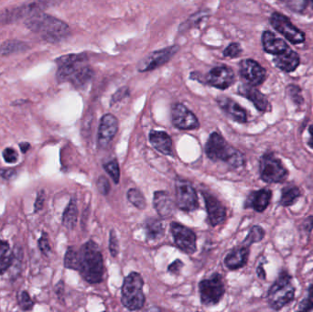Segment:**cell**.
<instances>
[{
  "instance_id": "cell-1",
  "label": "cell",
  "mask_w": 313,
  "mask_h": 312,
  "mask_svg": "<svg viewBox=\"0 0 313 312\" xmlns=\"http://www.w3.org/2000/svg\"><path fill=\"white\" fill-rule=\"evenodd\" d=\"M87 60L85 54H67L58 58L56 63L59 83L69 82L77 88L88 84L93 77V71L86 64Z\"/></svg>"
},
{
  "instance_id": "cell-2",
  "label": "cell",
  "mask_w": 313,
  "mask_h": 312,
  "mask_svg": "<svg viewBox=\"0 0 313 312\" xmlns=\"http://www.w3.org/2000/svg\"><path fill=\"white\" fill-rule=\"evenodd\" d=\"M25 26L50 43H58L70 36L69 26L61 19L39 11L25 18Z\"/></svg>"
},
{
  "instance_id": "cell-3",
  "label": "cell",
  "mask_w": 313,
  "mask_h": 312,
  "mask_svg": "<svg viewBox=\"0 0 313 312\" xmlns=\"http://www.w3.org/2000/svg\"><path fill=\"white\" fill-rule=\"evenodd\" d=\"M104 260L98 245L89 241L77 250L75 269L80 272L85 281L91 284L100 283L104 275Z\"/></svg>"
},
{
  "instance_id": "cell-4",
  "label": "cell",
  "mask_w": 313,
  "mask_h": 312,
  "mask_svg": "<svg viewBox=\"0 0 313 312\" xmlns=\"http://www.w3.org/2000/svg\"><path fill=\"white\" fill-rule=\"evenodd\" d=\"M205 153L210 160L223 161L231 167H242L244 164V157L238 149L230 145L217 132H213L207 140Z\"/></svg>"
},
{
  "instance_id": "cell-5",
  "label": "cell",
  "mask_w": 313,
  "mask_h": 312,
  "mask_svg": "<svg viewBox=\"0 0 313 312\" xmlns=\"http://www.w3.org/2000/svg\"><path fill=\"white\" fill-rule=\"evenodd\" d=\"M295 293L296 289L292 283L291 275L283 269L268 290L267 302L272 310L280 311L294 300Z\"/></svg>"
},
{
  "instance_id": "cell-6",
  "label": "cell",
  "mask_w": 313,
  "mask_h": 312,
  "mask_svg": "<svg viewBox=\"0 0 313 312\" xmlns=\"http://www.w3.org/2000/svg\"><path fill=\"white\" fill-rule=\"evenodd\" d=\"M144 281L141 275L132 272L124 280L122 286V304L129 311H138L145 304L143 293Z\"/></svg>"
},
{
  "instance_id": "cell-7",
  "label": "cell",
  "mask_w": 313,
  "mask_h": 312,
  "mask_svg": "<svg viewBox=\"0 0 313 312\" xmlns=\"http://www.w3.org/2000/svg\"><path fill=\"white\" fill-rule=\"evenodd\" d=\"M260 178L267 183H282L288 179L290 172L282 161L273 152L264 153L259 161Z\"/></svg>"
},
{
  "instance_id": "cell-8",
  "label": "cell",
  "mask_w": 313,
  "mask_h": 312,
  "mask_svg": "<svg viewBox=\"0 0 313 312\" xmlns=\"http://www.w3.org/2000/svg\"><path fill=\"white\" fill-rule=\"evenodd\" d=\"M201 301L204 306L216 305L224 294V285L221 275L218 273L199 284Z\"/></svg>"
},
{
  "instance_id": "cell-9",
  "label": "cell",
  "mask_w": 313,
  "mask_h": 312,
  "mask_svg": "<svg viewBox=\"0 0 313 312\" xmlns=\"http://www.w3.org/2000/svg\"><path fill=\"white\" fill-rule=\"evenodd\" d=\"M270 24L292 44H300L305 41L304 32L298 29L290 19L281 13L274 12L270 17Z\"/></svg>"
},
{
  "instance_id": "cell-10",
  "label": "cell",
  "mask_w": 313,
  "mask_h": 312,
  "mask_svg": "<svg viewBox=\"0 0 313 312\" xmlns=\"http://www.w3.org/2000/svg\"><path fill=\"white\" fill-rule=\"evenodd\" d=\"M49 1L50 0H36L18 7L6 8L0 12V23L15 22L22 18H28L34 13L43 11Z\"/></svg>"
},
{
  "instance_id": "cell-11",
  "label": "cell",
  "mask_w": 313,
  "mask_h": 312,
  "mask_svg": "<svg viewBox=\"0 0 313 312\" xmlns=\"http://www.w3.org/2000/svg\"><path fill=\"white\" fill-rule=\"evenodd\" d=\"M177 206L184 212H192L198 209L197 192L187 180L178 179L175 183Z\"/></svg>"
},
{
  "instance_id": "cell-12",
  "label": "cell",
  "mask_w": 313,
  "mask_h": 312,
  "mask_svg": "<svg viewBox=\"0 0 313 312\" xmlns=\"http://www.w3.org/2000/svg\"><path fill=\"white\" fill-rule=\"evenodd\" d=\"M179 49L180 48L178 45L168 46L167 48L153 52L138 63V71L140 73H145L160 68L162 65L166 64L169 60H171V58L177 54Z\"/></svg>"
},
{
  "instance_id": "cell-13",
  "label": "cell",
  "mask_w": 313,
  "mask_h": 312,
  "mask_svg": "<svg viewBox=\"0 0 313 312\" xmlns=\"http://www.w3.org/2000/svg\"><path fill=\"white\" fill-rule=\"evenodd\" d=\"M170 233L178 248L186 254H193L197 250L196 235L191 229L178 222H171Z\"/></svg>"
},
{
  "instance_id": "cell-14",
  "label": "cell",
  "mask_w": 313,
  "mask_h": 312,
  "mask_svg": "<svg viewBox=\"0 0 313 312\" xmlns=\"http://www.w3.org/2000/svg\"><path fill=\"white\" fill-rule=\"evenodd\" d=\"M171 122L175 128L182 130L197 129L200 127L196 115L180 103L171 108Z\"/></svg>"
},
{
  "instance_id": "cell-15",
  "label": "cell",
  "mask_w": 313,
  "mask_h": 312,
  "mask_svg": "<svg viewBox=\"0 0 313 312\" xmlns=\"http://www.w3.org/2000/svg\"><path fill=\"white\" fill-rule=\"evenodd\" d=\"M240 75L250 85L258 86L263 84L267 78V71L258 61L246 59L240 62Z\"/></svg>"
},
{
  "instance_id": "cell-16",
  "label": "cell",
  "mask_w": 313,
  "mask_h": 312,
  "mask_svg": "<svg viewBox=\"0 0 313 312\" xmlns=\"http://www.w3.org/2000/svg\"><path fill=\"white\" fill-rule=\"evenodd\" d=\"M118 130V120L115 115L107 114L103 115L100 121L97 134V147L100 149L107 147L115 137Z\"/></svg>"
},
{
  "instance_id": "cell-17",
  "label": "cell",
  "mask_w": 313,
  "mask_h": 312,
  "mask_svg": "<svg viewBox=\"0 0 313 312\" xmlns=\"http://www.w3.org/2000/svg\"><path fill=\"white\" fill-rule=\"evenodd\" d=\"M235 73L227 66H218L212 69L206 75L207 84L224 90L235 83Z\"/></svg>"
},
{
  "instance_id": "cell-18",
  "label": "cell",
  "mask_w": 313,
  "mask_h": 312,
  "mask_svg": "<svg viewBox=\"0 0 313 312\" xmlns=\"http://www.w3.org/2000/svg\"><path fill=\"white\" fill-rule=\"evenodd\" d=\"M203 195L205 202L208 219L211 225L216 226L222 223L226 218V209L221 204V202L212 195L211 193L203 191Z\"/></svg>"
},
{
  "instance_id": "cell-19",
  "label": "cell",
  "mask_w": 313,
  "mask_h": 312,
  "mask_svg": "<svg viewBox=\"0 0 313 312\" xmlns=\"http://www.w3.org/2000/svg\"><path fill=\"white\" fill-rule=\"evenodd\" d=\"M238 92L245 98L251 101L256 108L260 112H269L271 110L270 104L266 95L256 89L255 86L248 84H242L238 88Z\"/></svg>"
},
{
  "instance_id": "cell-20",
  "label": "cell",
  "mask_w": 313,
  "mask_h": 312,
  "mask_svg": "<svg viewBox=\"0 0 313 312\" xmlns=\"http://www.w3.org/2000/svg\"><path fill=\"white\" fill-rule=\"evenodd\" d=\"M272 199V191L269 189L255 190L249 194L244 202V208H251L258 213H263L267 209Z\"/></svg>"
},
{
  "instance_id": "cell-21",
  "label": "cell",
  "mask_w": 313,
  "mask_h": 312,
  "mask_svg": "<svg viewBox=\"0 0 313 312\" xmlns=\"http://www.w3.org/2000/svg\"><path fill=\"white\" fill-rule=\"evenodd\" d=\"M153 204L162 218H168L175 212V204L167 191L159 190L154 193Z\"/></svg>"
},
{
  "instance_id": "cell-22",
  "label": "cell",
  "mask_w": 313,
  "mask_h": 312,
  "mask_svg": "<svg viewBox=\"0 0 313 312\" xmlns=\"http://www.w3.org/2000/svg\"><path fill=\"white\" fill-rule=\"evenodd\" d=\"M217 103L219 107H221V110L224 111L235 121L238 123H245L247 121L246 111L234 100L225 96H220L217 98Z\"/></svg>"
},
{
  "instance_id": "cell-23",
  "label": "cell",
  "mask_w": 313,
  "mask_h": 312,
  "mask_svg": "<svg viewBox=\"0 0 313 312\" xmlns=\"http://www.w3.org/2000/svg\"><path fill=\"white\" fill-rule=\"evenodd\" d=\"M249 246L242 244L230 252L224 258V265L228 269L237 270L244 267L249 257Z\"/></svg>"
},
{
  "instance_id": "cell-24",
  "label": "cell",
  "mask_w": 313,
  "mask_h": 312,
  "mask_svg": "<svg viewBox=\"0 0 313 312\" xmlns=\"http://www.w3.org/2000/svg\"><path fill=\"white\" fill-rule=\"evenodd\" d=\"M262 45L267 54L278 55L286 52L290 46L282 38H277L271 31H266L262 34Z\"/></svg>"
},
{
  "instance_id": "cell-25",
  "label": "cell",
  "mask_w": 313,
  "mask_h": 312,
  "mask_svg": "<svg viewBox=\"0 0 313 312\" xmlns=\"http://www.w3.org/2000/svg\"><path fill=\"white\" fill-rule=\"evenodd\" d=\"M274 63L277 68L280 69L283 72L291 73L298 68L300 63V58L296 52L289 48L282 54L275 55Z\"/></svg>"
},
{
  "instance_id": "cell-26",
  "label": "cell",
  "mask_w": 313,
  "mask_h": 312,
  "mask_svg": "<svg viewBox=\"0 0 313 312\" xmlns=\"http://www.w3.org/2000/svg\"><path fill=\"white\" fill-rule=\"evenodd\" d=\"M149 141L158 151L164 155H172V140L166 132L151 130Z\"/></svg>"
},
{
  "instance_id": "cell-27",
  "label": "cell",
  "mask_w": 313,
  "mask_h": 312,
  "mask_svg": "<svg viewBox=\"0 0 313 312\" xmlns=\"http://www.w3.org/2000/svg\"><path fill=\"white\" fill-rule=\"evenodd\" d=\"M301 196L302 192L299 187L296 185H289L283 188L281 190V197L279 203L283 207H290L293 205Z\"/></svg>"
},
{
  "instance_id": "cell-28",
  "label": "cell",
  "mask_w": 313,
  "mask_h": 312,
  "mask_svg": "<svg viewBox=\"0 0 313 312\" xmlns=\"http://www.w3.org/2000/svg\"><path fill=\"white\" fill-rule=\"evenodd\" d=\"M145 230L147 238L148 240H157L164 235L163 223L160 219L149 217L145 221Z\"/></svg>"
},
{
  "instance_id": "cell-29",
  "label": "cell",
  "mask_w": 313,
  "mask_h": 312,
  "mask_svg": "<svg viewBox=\"0 0 313 312\" xmlns=\"http://www.w3.org/2000/svg\"><path fill=\"white\" fill-rule=\"evenodd\" d=\"M77 217H78V209H77L76 201L74 199H72L62 215V224L66 228L72 230L76 225Z\"/></svg>"
},
{
  "instance_id": "cell-30",
  "label": "cell",
  "mask_w": 313,
  "mask_h": 312,
  "mask_svg": "<svg viewBox=\"0 0 313 312\" xmlns=\"http://www.w3.org/2000/svg\"><path fill=\"white\" fill-rule=\"evenodd\" d=\"M29 49V46L21 40L18 39H8L2 43L0 46V54L2 55H10V54L22 53Z\"/></svg>"
},
{
  "instance_id": "cell-31",
  "label": "cell",
  "mask_w": 313,
  "mask_h": 312,
  "mask_svg": "<svg viewBox=\"0 0 313 312\" xmlns=\"http://www.w3.org/2000/svg\"><path fill=\"white\" fill-rule=\"evenodd\" d=\"M13 255L10 250L9 244L0 240V275L3 274L11 266Z\"/></svg>"
},
{
  "instance_id": "cell-32",
  "label": "cell",
  "mask_w": 313,
  "mask_h": 312,
  "mask_svg": "<svg viewBox=\"0 0 313 312\" xmlns=\"http://www.w3.org/2000/svg\"><path fill=\"white\" fill-rule=\"evenodd\" d=\"M265 236H266V232L264 229L262 228L260 225H254L252 228L250 229L247 236L244 238L243 244L250 247L251 244H256V243H258L260 241H262Z\"/></svg>"
},
{
  "instance_id": "cell-33",
  "label": "cell",
  "mask_w": 313,
  "mask_h": 312,
  "mask_svg": "<svg viewBox=\"0 0 313 312\" xmlns=\"http://www.w3.org/2000/svg\"><path fill=\"white\" fill-rule=\"evenodd\" d=\"M128 200L130 202L137 207L139 210H144L146 208V199L144 195L138 189H130L128 191Z\"/></svg>"
},
{
  "instance_id": "cell-34",
  "label": "cell",
  "mask_w": 313,
  "mask_h": 312,
  "mask_svg": "<svg viewBox=\"0 0 313 312\" xmlns=\"http://www.w3.org/2000/svg\"><path fill=\"white\" fill-rule=\"evenodd\" d=\"M104 168L107 171L109 176L112 178L115 184L119 183L120 180V169H119V165L117 160H113L109 162L106 163L104 165Z\"/></svg>"
},
{
  "instance_id": "cell-35",
  "label": "cell",
  "mask_w": 313,
  "mask_h": 312,
  "mask_svg": "<svg viewBox=\"0 0 313 312\" xmlns=\"http://www.w3.org/2000/svg\"><path fill=\"white\" fill-rule=\"evenodd\" d=\"M313 310V284L310 285L308 293L298 304V311L300 312H312Z\"/></svg>"
},
{
  "instance_id": "cell-36",
  "label": "cell",
  "mask_w": 313,
  "mask_h": 312,
  "mask_svg": "<svg viewBox=\"0 0 313 312\" xmlns=\"http://www.w3.org/2000/svg\"><path fill=\"white\" fill-rule=\"evenodd\" d=\"M287 93H288L290 99L293 101V103L295 105L300 106V105L303 104L304 99H303V96L301 94V90L297 85H294V84L289 85L287 87Z\"/></svg>"
},
{
  "instance_id": "cell-37",
  "label": "cell",
  "mask_w": 313,
  "mask_h": 312,
  "mask_svg": "<svg viewBox=\"0 0 313 312\" xmlns=\"http://www.w3.org/2000/svg\"><path fill=\"white\" fill-rule=\"evenodd\" d=\"M18 305L19 307L23 310V311H30L33 308L34 302L30 297V295L26 292V291H22L18 294Z\"/></svg>"
},
{
  "instance_id": "cell-38",
  "label": "cell",
  "mask_w": 313,
  "mask_h": 312,
  "mask_svg": "<svg viewBox=\"0 0 313 312\" xmlns=\"http://www.w3.org/2000/svg\"><path fill=\"white\" fill-rule=\"evenodd\" d=\"M205 16H206V14H205V13H203V12H198V13L191 16V18H190L186 22H184V24L181 26L180 31H186V30L190 29L191 27H194L195 25L199 24L200 21H202V19H203Z\"/></svg>"
},
{
  "instance_id": "cell-39",
  "label": "cell",
  "mask_w": 313,
  "mask_h": 312,
  "mask_svg": "<svg viewBox=\"0 0 313 312\" xmlns=\"http://www.w3.org/2000/svg\"><path fill=\"white\" fill-rule=\"evenodd\" d=\"M284 2L291 10L298 13L302 12L308 5V0H284Z\"/></svg>"
},
{
  "instance_id": "cell-40",
  "label": "cell",
  "mask_w": 313,
  "mask_h": 312,
  "mask_svg": "<svg viewBox=\"0 0 313 312\" xmlns=\"http://www.w3.org/2000/svg\"><path fill=\"white\" fill-rule=\"evenodd\" d=\"M242 48L240 44L238 43H231L224 51H223V55L225 57L229 58H237L239 57L242 54Z\"/></svg>"
},
{
  "instance_id": "cell-41",
  "label": "cell",
  "mask_w": 313,
  "mask_h": 312,
  "mask_svg": "<svg viewBox=\"0 0 313 312\" xmlns=\"http://www.w3.org/2000/svg\"><path fill=\"white\" fill-rule=\"evenodd\" d=\"M109 250L111 256L115 257L118 255L119 246H118V240L117 236L115 235V230H111L110 232V238H109Z\"/></svg>"
},
{
  "instance_id": "cell-42",
  "label": "cell",
  "mask_w": 313,
  "mask_h": 312,
  "mask_svg": "<svg viewBox=\"0 0 313 312\" xmlns=\"http://www.w3.org/2000/svg\"><path fill=\"white\" fill-rule=\"evenodd\" d=\"M129 95V88L127 86L121 87L113 94L112 99H111V105H115L116 103L127 98Z\"/></svg>"
},
{
  "instance_id": "cell-43",
  "label": "cell",
  "mask_w": 313,
  "mask_h": 312,
  "mask_svg": "<svg viewBox=\"0 0 313 312\" xmlns=\"http://www.w3.org/2000/svg\"><path fill=\"white\" fill-rule=\"evenodd\" d=\"M96 186H97V190H99L100 193H102L103 195H107L111 189L110 183L105 176H101L97 180Z\"/></svg>"
},
{
  "instance_id": "cell-44",
  "label": "cell",
  "mask_w": 313,
  "mask_h": 312,
  "mask_svg": "<svg viewBox=\"0 0 313 312\" xmlns=\"http://www.w3.org/2000/svg\"><path fill=\"white\" fill-rule=\"evenodd\" d=\"M3 158L6 162L8 163H16L18 159V154L16 151L15 149L8 147L3 151Z\"/></svg>"
},
{
  "instance_id": "cell-45",
  "label": "cell",
  "mask_w": 313,
  "mask_h": 312,
  "mask_svg": "<svg viewBox=\"0 0 313 312\" xmlns=\"http://www.w3.org/2000/svg\"><path fill=\"white\" fill-rule=\"evenodd\" d=\"M38 247L40 249L41 253L43 255H49V253L51 252V245L49 243V239H48V236L45 233L42 234V236L40 237L39 241H38Z\"/></svg>"
},
{
  "instance_id": "cell-46",
  "label": "cell",
  "mask_w": 313,
  "mask_h": 312,
  "mask_svg": "<svg viewBox=\"0 0 313 312\" xmlns=\"http://www.w3.org/2000/svg\"><path fill=\"white\" fill-rule=\"evenodd\" d=\"M183 267H184V263L180 259H177L171 265H169L168 272L173 273V274H178Z\"/></svg>"
},
{
  "instance_id": "cell-47",
  "label": "cell",
  "mask_w": 313,
  "mask_h": 312,
  "mask_svg": "<svg viewBox=\"0 0 313 312\" xmlns=\"http://www.w3.org/2000/svg\"><path fill=\"white\" fill-rule=\"evenodd\" d=\"M44 191L41 190L39 191L37 195V199H36V202H35V212H38L41 210V208L43 207V204H44Z\"/></svg>"
},
{
  "instance_id": "cell-48",
  "label": "cell",
  "mask_w": 313,
  "mask_h": 312,
  "mask_svg": "<svg viewBox=\"0 0 313 312\" xmlns=\"http://www.w3.org/2000/svg\"><path fill=\"white\" fill-rule=\"evenodd\" d=\"M301 228L303 230V232L311 234V232L313 231V215L308 217L305 221H303Z\"/></svg>"
},
{
  "instance_id": "cell-49",
  "label": "cell",
  "mask_w": 313,
  "mask_h": 312,
  "mask_svg": "<svg viewBox=\"0 0 313 312\" xmlns=\"http://www.w3.org/2000/svg\"><path fill=\"white\" fill-rule=\"evenodd\" d=\"M257 274L261 279H264V280L266 279V271L264 269V263L263 262H261L258 268H257Z\"/></svg>"
},
{
  "instance_id": "cell-50",
  "label": "cell",
  "mask_w": 313,
  "mask_h": 312,
  "mask_svg": "<svg viewBox=\"0 0 313 312\" xmlns=\"http://www.w3.org/2000/svg\"><path fill=\"white\" fill-rule=\"evenodd\" d=\"M309 133H310V138L307 141V145L313 149V125L309 127Z\"/></svg>"
},
{
  "instance_id": "cell-51",
  "label": "cell",
  "mask_w": 313,
  "mask_h": 312,
  "mask_svg": "<svg viewBox=\"0 0 313 312\" xmlns=\"http://www.w3.org/2000/svg\"><path fill=\"white\" fill-rule=\"evenodd\" d=\"M30 144L29 143H20V145H19V147H20V149H21V151L23 153H26L27 152V150L30 148Z\"/></svg>"
},
{
  "instance_id": "cell-52",
  "label": "cell",
  "mask_w": 313,
  "mask_h": 312,
  "mask_svg": "<svg viewBox=\"0 0 313 312\" xmlns=\"http://www.w3.org/2000/svg\"><path fill=\"white\" fill-rule=\"evenodd\" d=\"M312 1V3H313V0H311Z\"/></svg>"
},
{
  "instance_id": "cell-53",
  "label": "cell",
  "mask_w": 313,
  "mask_h": 312,
  "mask_svg": "<svg viewBox=\"0 0 313 312\" xmlns=\"http://www.w3.org/2000/svg\"><path fill=\"white\" fill-rule=\"evenodd\" d=\"M280 1H283V2H284V0H280Z\"/></svg>"
}]
</instances>
